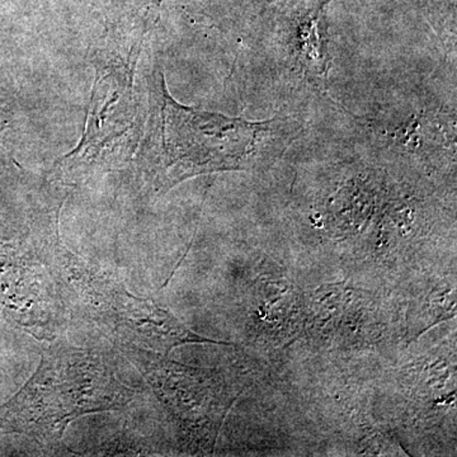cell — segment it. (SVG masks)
I'll return each mask as SVG.
<instances>
[{"mask_svg":"<svg viewBox=\"0 0 457 457\" xmlns=\"http://www.w3.org/2000/svg\"><path fill=\"white\" fill-rule=\"evenodd\" d=\"M149 87L140 170L155 192L201 174L269 167L299 131L291 119L248 121L182 106L168 93L162 71L153 73Z\"/></svg>","mask_w":457,"mask_h":457,"instance_id":"6da1fadb","label":"cell"},{"mask_svg":"<svg viewBox=\"0 0 457 457\" xmlns=\"http://www.w3.org/2000/svg\"><path fill=\"white\" fill-rule=\"evenodd\" d=\"M36 253L62 300L75 314L106 332L117 345H132L168 356L174 347L212 341L192 332L154 300L131 294L112 273L84 260L62 242L57 216L41 224Z\"/></svg>","mask_w":457,"mask_h":457,"instance_id":"7a4b0ae2","label":"cell"},{"mask_svg":"<svg viewBox=\"0 0 457 457\" xmlns=\"http://www.w3.org/2000/svg\"><path fill=\"white\" fill-rule=\"evenodd\" d=\"M135 396L137 390L120 380L104 352L59 341L45 350L22 389L0 407V431L54 446L78 418L122 411Z\"/></svg>","mask_w":457,"mask_h":457,"instance_id":"3957f363","label":"cell"},{"mask_svg":"<svg viewBox=\"0 0 457 457\" xmlns=\"http://www.w3.org/2000/svg\"><path fill=\"white\" fill-rule=\"evenodd\" d=\"M171 418L180 438L195 450H212L234 402L224 376L195 369L132 345H117Z\"/></svg>","mask_w":457,"mask_h":457,"instance_id":"277c9868","label":"cell"},{"mask_svg":"<svg viewBox=\"0 0 457 457\" xmlns=\"http://www.w3.org/2000/svg\"><path fill=\"white\" fill-rule=\"evenodd\" d=\"M0 309L37 339H54L64 305L40 257L0 240Z\"/></svg>","mask_w":457,"mask_h":457,"instance_id":"5b68a950","label":"cell"},{"mask_svg":"<svg viewBox=\"0 0 457 457\" xmlns=\"http://www.w3.org/2000/svg\"><path fill=\"white\" fill-rule=\"evenodd\" d=\"M328 2L329 0H319L299 18L296 27L299 51L309 68L317 73H323L328 66L327 46L321 44L320 35L321 14Z\"/></svg>","mask_w":457,"mask_h":457,"instance_id":"8992f818","label":"cell"},{"mask_svg":"<svg viewBox=\"0 0 457 457\" xmlns=\"http://www.w3.org/2000/svg\"><path fill=\"white\" fill-rule=\"evenodd\" d=\"M5 122L3 121L2 117H0V137H2V132L4 130Z\"/></svg>","mask_w":457,"mask_h":457,"instance_id":"52a82bcc","label":"cell"}]
</instances>
